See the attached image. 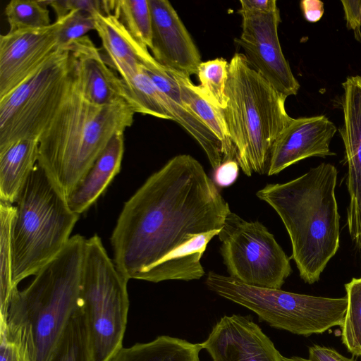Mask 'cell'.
<instances>
[{"instance_id": "cell-1", "label": "cell", "mask_w": 361, "mask_h": 361, "mask_svg": "<svg viewBox=\"0 0 361 361\" xmlns=\"http://www.w3.org/2000/svg\"><path fill=\"white\" fill-rule=\"evenodd\" d=\"M231 212L202 164L178 154L126 201L111 237L114 262L128 280L192 281Z\"/></svg>"}, {"instance_id": "cell-2", "label": "cell", "mask_w": 361, "mask_h": 361, "mask_svg": "<svg viewBox=\"0 0 361 361\" xmlns=\"http://www.w3.org/2000/svg\"><path fill=\"white\" fill-rule=\"evenodd\" d=\"M71 56L66 93L39 137L37 161L66 199L111 139L132 126L135 114L126 102L109 106L90 102L84 94L72 51Z\"/></svg>"}, {"instance_id": "cell-3", "label": "cell", "mask_w": 361, "mask_h": 361, "mask_svg": "<svg viewBox=\"0 0 361 361\" xmlns=\"http://www.w3.org/2000/svg\"><path fill=\"white\" fill-rule=\"evenodd\" d=\"M338 171L322 163L283 183H269L256 193L281 218L292 245L300 278L318 281L340 243V215L335 195Z\"/></svg>"}, {"instance_id": "cell-4", "label": "cell", "mask_w": 361, "mask_h": 361, "mask_svg": "<svg viewBox=\"0 0 361 361\" xmlns=\"http://www.w3.org/2000/svg\"><path fill=\"white\" fill-rule=\"evenodd\" d=\"M86 239L80 234L71 236L27 288H17L12 293L7 326L23 343L31 361L49 360L70 318L80 307Z\"/></svg>"}, {"instance_id": "cell-5", "label": "cell", "mask_w": 361, "mask_h": 361, "mask_svg": "<svg viewBox=\"0 0 361 361\" xmlns=\"http://www.w3.org/2000/svg\"><path fill=\"white\" fill-rule=\"evenodd\" d=\"M226 95L223 114L236 161L247 176L263 174L274 144L293 118L286 109L287 97L238 52L229 61Z\"/></svg>"}, {"instance_id": "cell-6", "label": "cell", "mask_w": 361, "mask_h": 361, "mask_svg": "<svg viewBox=\"0 0 361 361\" xmlns=\"http://www.w3.org/2000/svg\"><path fill=\"white\" fill-rule=\"evenodd\" d=\"M13 283L36 275L70 240L79 219L47 172L37 163L15 205Z\"/></svg>"}, {"instance_id": "cell-7", "label": "cell", "mask_w": 361, "mask_h": 361, "mask_svg": "<svg viewBox=\"0 0 361 361\" xmlns=\"http://www.w3.org/2000/svg\"><path fill=\"white\" fill-rule=\"evenodd\" d=\"M128 281L99 236L86 239L80 309L91 361H109L123 348L129 309Z\"/></svg>"}, {"instance_id": "cell-8", "label": "cell", "mask_w": 361, "mask_h": 361, "mask_svg": "<svg viewBox=\"0 0 361 361\" xmlns=\"http://www.w3.org/2000/svg\"><path fill=\"white\" fill-rule=\"evenodd\" d=\"M205 283L219 296L254 312L270 326L297 335L341 327L347 310L346 296L324 298L257 287L214 271L207 274Z\"/></svg>"}, {"instance_id": "cell-9", "label": "cell", "mask_w": 361, "mask_h": 361, "mask_svg": "<svg viewBox=\"0 0 361 361\" xmlns=\"http://www.w3.org/2000/svg\"><path fill=\"white\" fill-rule=\"evenodd\" d=\"M71 65L70 48H59L0 98V152L20 139L39 137L64 97Z\"/></svg>"}, {"instance_id": "cell-10", "label": "cell", "mask_w": 361, "mask_h": 361, "mask_svg": "<svg viewBox=\"0 0 361 361\" xmlns=\"http://www.w3.org/2000/svg\"><path fill=\"white\" fill-rule=\"evenodd\" d=\"M218 236L229 276L238 281L281 289L292 272L290 258L258 221H247L230 212Z\"/></svg>"}, {"instance_id": "cell-11", "label": "cell", "mask_w": 361, "mask_h": 361, "mask_svg": "<svg viewBox=\"0 0 361 361\" xmlns=\"http://www.w3.org/2000/svg\"><path fill=\"white\" fill-rule=\"evenodd\" d=\"M242 32L239 44L250 66L279 93L296 95L300 84L294 76L279 42V8L269 13L239 10Z\"/></svg>"}, {"instance_id": "cell-12", "label": "cell", "mask_w": 361, "mask_h": 361, "mask_svg": "<svg viewBox=\"0 0 361 361\" xmlns=\"http://www.w3.org/2000/svg\"><path fill=\"white\" fill-rule=\"evenodd\" d=\"M60 21L49 26L0 35V98L34 71L56 50Z\"/></svg>"}, {"instance_id": "cell-13", "label": "cell", "mask_w": 361, "mask_h": 361, "mask_svg": "<svg viewBox=\"0 0 361 361\" xmlns=\"http://www.w3.org/2000/svg\"><path fill=\"white\" fill-rule=\"evenodd\" d=\"M200 345L213 361H283L273 342L249 316H223Z\"/></svg>"}, {"instance_id": "cell-14", "label": "cell", "mask_w": 361, "mask_h": 361, "mask_svg": "<svg viewBox=\"0 0 361 361\" xmlns=\"http://www.w3.org/2000/svg\"><path fill=\"white\" fill-rule=\"evenodd\" d=\"M149 4L154 59L168 71L197 75L201 55L176 11L167 0H149Z\"/></svg>"}, {"instance_id": "cell-15", "label": "cell", "mask_w": 361, "mask_h": 361, "mask_svg": "<svg viewBox=\"0 0 361 361\" xmlns=\"http://www.w3.org/2000/svg\"><path fill=\"white\" fill-rule=\"evenodd\" d=\"M336 131L335 124L324 115L293 118L273 145L267 174H278L309 157L335 155L329 147Z\"/></svg>"}, {"instance_id": "cell-16", "label": "cell", "mask_w": 361, "mask_h": 361, "mask_svg": "<svg viewBox=\"0 0 361 361\" xmlns=\"http://www.w3.org/2000/svg\"><path fill=\"white\" fill-rule=\"evenodd\" d=\"M343 124L339 129L348 164L350 196L347 225L350 235L361 237V75L348 76L342 83Z\"/></svg>"}, {"instance_id": "cell-17", "label": "cell", "mask_w": 361, "mask_h": 361, "mask_svg": "<svg viewBox=\"0 0 361 361\" xmlns=\"http://www.w3.org/2000/svg\"><path fill=\"white\" fill-rule=\"evenodd\" d=\"M142 67L161 92L174 121L180 125L200 145L214 171L224 162L231 160L223 143L184 102L178 86L171 73L151 54L143 59Z\"/></svg>"}, {"instance_id": "cell-18", "label": "cell", "mask_w": 361, "mask_h": 361, "mask_svg": "<svg viewBox=\"0 0 361 361\" xmlns=\"http://www.w3.org/2000/svg\"><path fill=\"white\" fill-rule=\"evenodd\" d=\"M67 47L78 63L82 88L90 102L98 106L126 102L122 79L109 67L89 37L84 36Z\"/></svg>"}, {"instance_id": "cell-19", "label": "cell", "mask_w": 361, "mask_h": 361, "mask_svg": "<svg viewBox=\"0 0 361 361\" xmlns=\"http://www.w3.org/2000/svg\"><path fill=\"white\" fill-rule=\"evenodd\" d=\"M123 152L124 134H117L66 197L72 212L80 214L95 202L119 173Z\"/></svg>"}, {"instance_id": "cell-20", "label": "cell", "mask_w": 361, "mask_h": 361, "mask_svg": "<svg viewBox=\"0 0 361 361\" xmlns=\"http://www.w3.org/2000/svg\"><path fill=\"white\" fill-rule=\"evenodd\" d=\"M95 30L108 55L107 63L120 76L142 66L149 49L135 39L118 20L111 14L96 13Z\"/></svg>"}, {"instance_id": "cell-21", "label": "cell", "mask_w": 361, "mask_h": 361, "mask_svg": "<svg viewBox=\"0 0 361 361\" xmlns=\"http://www.w3.org/2000/svg\"><path fill=\"white\" fill-rule=\"evenodd\" d=\"M39 156V138L20 139L0 152V201L16 203Z\"/></svg>"}, {"instance_id": "cell-22", "label": "cell", "mask_w": 361, "mask_h": 361, "mask_svg": "<svg viewBox=\"0 0 361 361\" xmlns=\"http://www.w3.org/2000/svg\"><path fill=\"white\" fill-rule=\"evenodd\" d=\"M200 343L169 336L121 348L109 361H200Z\"/></svg>"}, {"instance_id": "cell-23", "label": "cell", "mask_w": 361, "mask_h": 361, "mask_svg": "<svg viewBox=\"0 0 361 361\" xmlns=\"http://www.w3.org/2000/svg\"><path fill=\"white\" fill-rule=\"evenodd\" d=\"M168 71L176 80L184 102L223 143L230 159L236 161L235 152L229 137L223 110L210 103L190 77Z\"/></svg>"}, {"instance_id": "cell-24", "label": "cell", "mask_w": 361, "mask_h": 361, "mask_svg": "<svg viewBox=\"0 0 361 361\" xmlns=\"http://www.w3.org/2000/svg\"><path fill=\"white\" fill-rule=\"evenodd\" d=\"M126 101L135 113L174 121L159 90L142 66L121 76Z\"/></svg>"}, {"instance_id": "cell-25", "label": "cell", "mask_w": 361, "mask_h": 361, "mask_svg": "<svg viewBox=\"0 0 361 361\" xmlns=\"http://www.w3.org/2000/svg\"><path fill=\"white\" fill-rule=\"evenodd\" d=\"M16 212L13 204L0 201V322H7L13 290L12 229Z\"/></svg>"}, {"instance_id": "cell-26", "label": "cell", "mask_w": 361, "mask_h": 361, "mask_svg": "<svg viewBox=\"0 0 361 361\" xmlns=\"http://www.w3.org/2000/svg\"><path fill=\"white\" fill-rule=\"evenodd\" d=\"M105 14L114 16L141 44L152 47V14L149 0L104 1Z\"/></svg>"}, {"instance_id": "cell-27", "label": "cell", "mask_w": 361, "mask_h": 361, "mask_svg": "<svg viewBox=\"0 0 361 361\" xmlns=\"http://www.w3.org/2000/svg\"><path fill=\"white\" fill-rule=\"evenodd\" d=\"M48 361H91L80 307L70 318Z\"/></svg>"}, {"instance_id": "cell-28", "label": "cell", "mask_w": 361, "mask_h": 361, "mask_svg": "<svg viewBox=\"0 0 361 361\" xmlns=\"http://www.w3.org/2000/svg\"><path fill=\"white\" fill-rule=\"evenodd\" d=\"M229 62L224 58L202 61L197 70L198 85L206 99L216 107L224 110L227 104L226 85Z\"/></svg>"}, {"instance_id": "cell-29", "label": "cell", "mask_w": 361, "mask_h": 361, "mask_svg": "<svg viewBox=\"0 0 361 361\" xmlns=\"http://www.w3.org/2000/svg\"><path fill=\"white\" fill-rule=\"evenodd\" d=\"M46 1L11 0L5 8L10 32L49 26L51 23Z\"/></svg>"}, {"instance_id": "cell-30", "label": "cell", "mask_w": 361, "mask_h": 361, "mask_svg": "<svg viewBox=\"0 0 361 361\" xmlns=\"http://www.w3.org/2000/svg\"><path fill=\"white\" fill-rule=\"evenodd\" d=\"M347 310L341 326V340L353 355L361 356V277L345 285Z\"/></svg>"}, {"instance_id": "cell-31", "label": "cell", "mask_w": 361, "mask_h": 361, "mask_svg": "<svg viewBox=\"0 0 361 361\" xmlns=\"http://www.w3.org/2000/svg\"><path fill=\"white\" fill-rule=\"evenodd\" d=\"M57 33L58 48L66 47L73 42L85 36L89 31L95 30L94 16L89 13L75 10L62 18Z\"/></svg>"}, {"instance_id": "cell-32", "label": "cell", "mask_w": 361, "mask_h": 361, "mask_svg": "<svg viewBox=\"0 0 361 361\" xmlns=\"http://www.w3.org/2000/svg\"><path fill=\"white\" fill-rule=\"evenodd\" d=\"M0 361H31L19 338L9 331L7 322H0Z\"/></svg>"}, {"instance_id": "cell-33", "label": "cell", "mask_w": 361, "mask_h": 361, "mask_svg": "<svg viewBox=\"0 0 361 361\" xmlns=\"http://www.w3.org/2000/svg\"><path fill=\"white\" fill-rule=\"evenodd\" d=\"M56 14V20L75 10L82 11L92 15L100 13L105 14L104 1L99 0H49L46 1Z\"/></svg>"}, {"instance_id": "cell-34", "label": "cell", "mask_w": 361, "mask_h": 361, "mask_svg": "<svg viewBox=\"0 0 361 361\" xmlns=\"http://www.w3.org/2000/svg\"><path fill=\"white\" fill-rule=\"evenodd\" d=\"M282 360L283 361H356L354 357H346L333 348L319 345H314L309 348L307 358L298 356L290 357L282 356Z\"/></svg>"}, {"instance_id": "cell-35", "label": "cell", "mask_w": 361, "mask_h": 361, "mask_svg": "<svg viewBox=\"0 0 361 361\" xmlns=\"http://www.w3.org/2000/svg\"><path fill=\"white\" fill-rule=\"evenodd\" d=\"M348 30L353 32L355 39L361 42V0L341 1Z\"/></svg>"}, {"instance_id": "cell-36", "label": "cell", "mask_w": 361, "mask_h": 361, "mask_svg": "<svg viewBox=\"0 0 361 361\" xmlns=\"http://www.w3.org/2000/svg\"><path fill=\"white\" fill-rule=\"evenodd\" d=\"M239 167V164L235 160L224 162L214 171L213 180L216 185L221 187L231 185L237 179Z\"/></svg>"}, {"instance_id": "cell-37", "label": "cell", "mask_w": 361, "mask_h": 361, "mask_svg": "<svg viewBox=\"0 0 361 361\" xmlns=\"http://www.w3.org/2000/svg\"><path fill=\"white\" fill-rule=\"evenodd\" d=\"M300 8L305 19L310 23H316L323 16L324 3L319 0H303Z\"/></svg>"}, {"instance_id": "cell-38", "label": "cell", "mask_w": 361, "mask_h": 361, "mask_svg": "<svg viewBox=\"0 0 361 361\" xmlns=\"http://www.w3.org/2000/svg\"><path fill=\"white\" fill-rule=\"evenodd\" d=\"M240 11L269 13L276 9V1L275 0H240Z\"/></svg>"}]
</instances>
